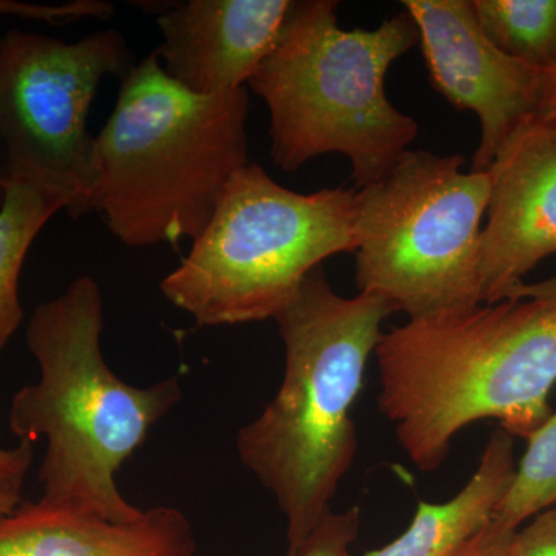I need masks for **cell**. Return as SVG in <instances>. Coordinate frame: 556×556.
I'll return each instance as SVG.
<instances>
[{
	"label": "cell",
	"mask_w": 556,
	"mask_h": 556,
	"mask_svg": "<svg viewBox=\"0 0 556 556\" xmlns=\"http://www.w3.org/2000/svg\"><path fill=\"white\" fill-rule=\"evenodd\" d=\"M356 193L295 192L249 163L161 292L200 327L276 318L324 260L356 252Z\"/></svg>",
	"instance_id": "obj_6"
},
{
	"label": "cell",
	"mask_w": 556,
	"mask_h": 556,
	"mask_svg": "<svg viewBox=\"0 0 556 556\" xmlns=\"http://www.w3.org/2000/svg\"><path fill=\"white\" fill-rule=\"evenodd\" d=\"M419 31L431 86L481 124L471 172H486L511 135L538 118L552 68L508 56L479 27L471 0H404Z\"/></svg>",
	"instance_id": "obj_9"
},
{
	"label": "cell",
	"mask_w": 556,
	"mask_h": 556,
	"mask_svg": "<svg viewBox=\"0 0 556 556\" xmlns=\"http://www.w3.org/2000/svg\"><path fill=\"white\" fill-rule=\"evenodd\" d=\"M339 3L294 0L280 40L249 80L269 110L270 159L285 172L340 153L356 189L386 178L419 134L386 91L388 70L419 43L407 11L343 30Z\"/></svg>",
	"instance_id": "obj_5"
},
{
	"label": "cell",
	"mask_w": 556,
	"mask_h": 556,
	"mask_svg": "<svg viewBox=\"0 0 556 556\" xmlns=\"http://www.w3.org/2000/svg\"><path fill=\"white\" fill-rule=\"evenodd\" d=\"M361 518L358 506L329 511L295 556H351V546L361 533Z\"/></svg>",
	"instance_id": "obj_17"
},
{
	"label": "cell",
	"mask_w": 556,
	"mask_h": 556,
	"mask_svg": "<svg viewBox=\"0 0 556 556\" xmlns=\"http://www.w3.org/2000/svg\"><path fill=\"white\" fill-rule=\"evenodd\" d=\"M294 0H185L161 10V67L193 93L244 89L273 53Z\"/></svg>",
	"instance_id": "obj_11"
},
{
	"label": "cell",
	"mask_w": 556,
	"mask_h": 556,
	"mask_svg": "<svg viewBox=\"0 0 556 556\" xmlns=\"http://www.w3.org/2000/svg\"><path fill=\"white\" fill-rule=\"evenodd\" d=\"M481 239L484 305L503 302L543 260L556 255V121L530 119L490 166Z\"/></svg>",
	"instance_id": "obj_10"
},
{
	"label": "cell",
	"mask_w": 556,
	"mask_h": 556,
	"mask_svg": "<svg viewBox=\"0 0 556 556\" xmlns=\"http://www.w3.org/2000/svg\"><path fill=\"white\" fill-rule=\"evenodd\" d=\"M515 471V438L500 427L457 495L444 503L419 501L412 525L401 536L361 556H456L493 521Z\"/></svg>",
	"instance_id": "obj_13"
},
{
	"label": "cell",
	"mask_w": 556,
	"mask_h": 556,
	"mask_svg": "<svg viewBox=\"0 0 556 556\" xmlns=\"http://www.w3.org/2000/svg\"><path fill=\"white\" fill-rule=\"evenodd\" d=\"M10 181L9 159H7L5 148H3L2 139H0V206H2L3 199H5Z\"/></svg>",
	"instance_id": "obj_24"
},
{
	"label": "cell",
	"mask_w": 556,
	"mask_h": 556,
	"mask_svg": "<svg viewBox=\"0 0 556 556\" xmlns=\"http://www.w3.org/2000/svg\"><path fill=\"white\" fill-rule=\"evenodd\" d=\"M93 5L87 0H73L61 5L20 2V0H0V17H16L21 21L42 22L50 25H67L73 22L90 20Z\"/></svg>",
	"instance_id": "obj_19"
},
{
	"label": "cell",
	"mask_w": 556,
	"mask_h": 556,
	"mask_svg": "<svg viewBox=\"0 0 556 556\" xmlns=\"http://www.w3.org/2000/svg\"><path fill=\"white\" fill-rule=\"evenodd\" d=\"M479 27L508 56L556 67V0H471Z\"/></svg>",
	"instance_id": "obj_15"
},
{
	"label": "cell",
	"mask_w": 556,
	"mask_h": 556,
	"mask_svg": "<svg viewBox=\"0 0 556 556\" xmlns=\"http://www.w3.org/2000/svg\"><path fill=\"white\" fill-rule=\"evenodd\" d=\"M393 313L378 295L342 298L318 266L274 318L285 346L283 379L262 415L239 431L237 452L287 519V556L298 555L331 511L353 467V407Z\"/></svg>",
	"instance_id": "obj_2"
},
{
	"label": "cell",
	"mask_w": 556,
	"mask_h": 556,
	"mask_svg": "<svg viewBox=\"0 0 556 556\" xmlns=\"http://www.w3.org/2000/svg\"><path fill=\"white\" fill-rule=\"evenodd\" d=\"M538 118L556 121V67L552 68L551 83H548L546 98Z\"/></svg>",
	"instance_id": "obj_23"
},
{
	"label": "cell",
	"mask_w": 556,
	"mask_h": 556,
	"mask_svg": "<svg viewBox=\"0 0 556 556\" xmlns=\"http://www.w3.org/2000/svg\"><path fill=\"white\" fill-rule=\"evenodd\" d=\"M378 404L420 471L438 470L464 428L496 419L529 439L554 409L556 300H503L408 318L375 351Z\"/></svg>",
	"instance_id": "obj_1"
},
{
	"label": "cell",
	"mask_w": 556,
	"mask_h": 556,
	"mask_svg": "<svg viewBox=\"0 0 556 556\" xmlns=\"http://www.w3.org/2000/svg\"><path fill=\"white\" fill-rule=\"evenodd\" d=\"M515 532L492 521L477 536L471 538L456 556H511V538Z\"/></svg>",
	"instance_id": "obj_21"
},
{
	"label": "cell",
	"mask_w": 556,
	"mask_h": 556,
	"mask_svg": "<svg viewBox=\"0 0 556 556\" xmlns=\"http://www.w3.org/2000/svg\"><path fill=\"white\" fill-rule=\"evenodd\" d=\"M556 504V413L527 439L525 456L517 464L514 482L501 501L493 521L503 529L518 530Z\"/></svg>",
	"instance_id": "obj_16"
},
{
	"label": "cell",
	"mask_w": 556,
	"mask_h": 556,
	"mask_svg": "<svg viewBox=\"0 0 556 556\" xmlns=\"http://www.w3.org/2000/svg\"><path fill=\"white\" fill-rule=\"evenodd\" d=\"M104 300L100 285L79 277L40 303L27 327V345L40 368L33 386L11 401V433L46 441L39 481L42 500L115 522L141 518L116 485V473L152 428L182 399L178 378L134 387L102 354Z\"/></svg>",
	"instance_id": "obj_3"
},
{
	"label": "cell",
	"mask_w": 556,
	"mask_h": 556,
	"mask_svg": "<svg viewBox=\"0 0 556 556\" xmlns=\"http://www.w3.org/2000/svg\"><path fill=\"white\" fill-rule=\"evenodd\" d=\"M247 89L193 93L155 51L135 65L97 137L93 212L129 248L195 240L249 164Z\"/></svg>",
	"instance_id": "obj_4"
},
{
	"label": "cell",
	"mask_w": 556,
	"mask_h": 556,
	"mask_svg": "<svg viewBox=\"0 0 556 556\" xmlns=\"http://www.w3.org/2000/svg\"><path fill=\"white\" fill-rule=\"evenodd\" d=\"M116 28L76 42L13 28L0 38V139L11 181L56 197L72 219L93 212L98 181L91 104L102 80L135 67Z\"/></svg>",
	"instance_id": "obj_8"
},
{
	"label": "cell",
	"mask_w": 556,
	"mask_h": 556,
	"mask_svg": "<svg viewBox=\"0 0 556 556\" xmlns=\"http://www.w3.org/2000/svg\"><path fill=\"white\" fill-rule=\"evenodd\" d=\"M459 153L408 150L386 178L356 189V283L408 318L482 302L489 172Z\"/></svg>",
	"instance_id": "obj_7"
},
{
	"label": "cell",
	"mask_w": 556,
	"mask_h": 556,
	"mask_svg": "<svg viewBox=\"0 0 556 556\" xmlns=\"http://www.w3.org/2000/svg\"><path fill=\"white\" fill-rule=\"evenodd\" d=\"M0 556H199V546L178 508L115 522L40 500L0 519Z\"/></svg>",
	"instance_id": "obj_12"
},
{
	"label": "cell",
	"mask_w": 556,
	"mask_h": 556,
	"mask_svg": "<svg viewBox=\"0 0 556 556\" xmlns=\"http://www.w3.org/2000/svg\"><path fill=\"white\" fill-rule=\"evenodd\" d=\"M546 299L556 300V276L546 280L527 283L522 281L508 292L506 300Z\"/></svg>",
	"instance_id": "obj_22"
},
{
	"label": "cell",
	"mask_w": 556,
	"mask_h": 556,
	"mask_svg": "<svg viewBox=\"0 0 556 556\" xmlns=\"http://www.w3.org/2000/svg\"><path fill=\"white\" fill-rule=\"evenodd\" d=\"M64 204L28 182L10 181L0 206V353L20 329V280L25 258L43 226Z\"/></svg>",
	"instance_id": "obj_14"
},
{
	"label": "cell",
	"mask_w": 556,
	"mask_h": 556,
	"mask_svg": "<svg viewBox=\"0 0 556 556\" xmlns=\"http://www.w3.org/2000/svg\"><path fill=\"white\" fill-rule=\"evenodd\" d=\"M33 456L35 450L30 442H20L11 448L0 447V519L20 508Z\"/></svg>",
	"instance_id": "obj_18"
},
{
	"label": "cell",
	"mask_w": 556,
	"mask_h": 556,
	"mask_svg": "<svg viewBox=\"0 0 556 556\" xmlns=\"http://www.w3.org/2000/svg\"><path fill=\"white\" fill-rule=\"evenodd\" d=\"M511 556H556V504L519 527L511 538Z\"/></svg>",
	"instance_id": "obj_20"
}]
</instances>
